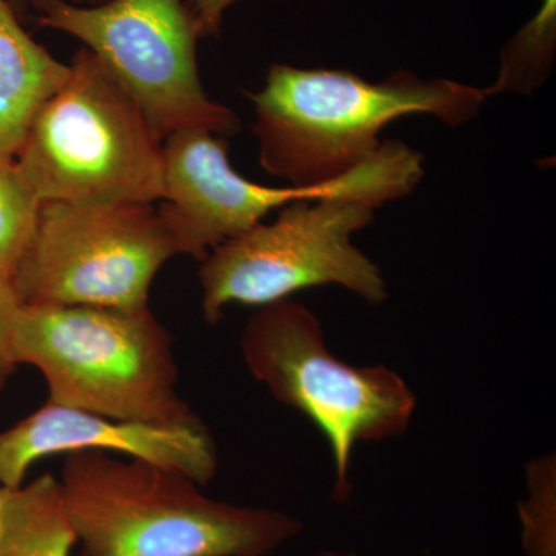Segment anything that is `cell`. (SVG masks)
<instances>
[{
	"instance_id": "cell-1",
	"label": "cell",
	"mask_w": 556,
	"mask_h": 556,
	"mask_svg": "<svg viewBox=\"0 0 556 556\" xmlns=\"http://www.w3.org/2000/svg\"><path fill=\"white\" fill-rule=\"evenodd\" d=\"M260 166L292 188L345 177L382 148L399 118L430 115L448 127L477 118L489 100L481 87L396 72L369 83L353 72L273 64L265 87L249 93Z\"/></svg>"
},
{
	"instance_id": "cell-2",
	"label": "cell",
	"mask_w": 556,
	"mask_h": 556,
	"mask_svg": "<svg viewBox=\"0 0 556 556\" xmlns=\"http://www.w3.org/2000/svg\"><path fill=\"white\" fill-rule=\"evenodd\" d=\"M58 479L80 556H269L303 529L285 511L212 500L179 471L112 453H68Z\"/></svg>"
},
{
	"instance_id": "cell-3",
	"label": "cell",
	"mask_w": 556,
	"mask_h": 556,
	"mask_svg": "<svg viewBox=\"0 0 556 556\" xmlns=\"http://www.w3.org/2000/svg\"><path fill=\"white\" fill-rule=\"evenodd\" d=\"M14 353L53 404L127 422L200 420L178 391L174 336L149 306L24 305Z\"/></svg>"
},
{
	"instance_id": "cell-4",
	"label": "cell",
	"mask_w": 556,
	"mask_h": 556,
	"mask_svg": "<svg viewBox=\"0 0 556 556\" xmlns=\"http://www.w3.org/2000/svg\"><path fill=\"white\" fill-rule=\"evenodd\" d=\"M163 141L134 98L86 47L40 110L14 166L40 203L155 204Z\"/></svg>"
},
{
	"instance_id": "cell-5",
	"label": "cell",
	"mask_w": 556,
	"mask_h": 556,
	"mask_svg": "<svg viewBox=\"0 0 556 556\" xmlns=\"http://www.w3.org/2000/svg\"><path fill=\"white\" fill-rule=\"evenodd\" d=\"M240 351L252 378L327 439L336 503H346L353 493L350 470L357 444L402 437L412 424L416 394L402 376L382 365L354 367L336 357L316 314L294 300L260 306L244 325Z\"/></svg>"
},
{
	"instance_id": "cell-6",
	"label": "cell",
	"mask_w": 556,
	"mask_h": 556,
	"mask_svg": "<svg viewBox=\"0 0 556 556\" xmlns=\"http://www.w3.org/2000/svg\"><path fill=\"white\" fill-rule=\"evenodd\" d=\"M225 137L203 129L175 131L163 141V199L156 207L179 255L203 262L208 252L270 212L302 200L343 199L378 208L405 199L426 177L422 153L383 141L367 163L317 188H269L241 177Z\"/></svg>"
},
{
	"instance_id": "cell-7",
	"label": "cell",
	"mask_w": 556,
	"mask_h": 556,
	"mask_svg": "<svg viewBox=\"0 0 556 556\" xmlns=\"http://www.w3.org/2000/svg\"><path fill=\"white\" fill-rule=\"evenodd\" d=\"M375 207L354 200H302L225 241L201 262V313L218 325L229 305L265 306L302 289L340 287L369 305L388 299L378 263L353 243L375 219Z\"/></svg>"
},
{
	"instance_id": "cell-8",
	"label": "cell",
	"mask_w": 556,
	"mask_h": 556,
	"mask_svg": "<svg viewBox=\"0 0 556 556\" xmlns=\"http://www.w3.org/2000/svg\"><path fill=\"white\" fill-rule=\"evenodd\" d=\"M39 27L79 39L134 98L161 138L203 129L239 134L232 110L212 100L197 65L200 33L182 0H108L75 5L40 0Z\"/></svg>"
},
{
	"instance_id": "cell-9",
	"label": "cell",
	"mask_w": 556,
	"mask_h": 556,
	"mask_svg": "<svg viewBox=\"0 0 556 556\" xmlns=\"http://www.w3.org/2000/svg\"><path fill=\"white\" fill-rule=\"evenodd\" d=\"M175 255L153 204L40 203L13 285L24 305L144 308Z\"/></svg>"
},
{
	"instance_id": "cell-10",
	"label": "cell",
	"mask_w": 556,
	"mask_h": 556,
	"mask_svg": "<svg viewBox=\"0 0 556 556\" xmlns=\"http://www.w3.org/2000/svg\"><path fill=\"white\" fill-rule=\"evenodd\" d=\"M79 452H105L172 468L207 485L218 471V447L203 420L144 424L112 419L47 401L0 431V485L24 484L38 460Z\"/></svg>"
},
{
	"instance_id": "cell-11",
	"label": "cell",
	"mask_w": 556,
	"mask_h": 556,
	"mask_svg": "<svg viewBox=\"0 0 556 556\" xmlns=\"http://www.w3.org/2000/svg\"><path fill=\"white\" fill-rule=\"evenodd\" d=\"M70 64L51 56L0 0V164H14L40 110L64 87Z\"/></svg>"
},
{
	"instance_id": "cell-12",
	"label": "cell",
	"mask_w": 556,
	"mask_h": 556,
	"mask_svg": "<svg viewBox=\"0 0 556 556\" xmlns=\"http://www.w3.org/2000/svg\"><path fill=\"white\" fill-rule=\"evenodd\" d=\"M76 546L58 477L0 485V556H72Z\"/></svg>"
},
{
	"instance_id": "cell-13",
	"label": "cell",
	"mask_w": 556,
	"mask_h": 556,
	"mask_svg": "<svg viewBox=\"0 0 556 556\" xmlns=\"http://www.w3.org/2000/svg\"><path fill=\"white\" fill-rule=\"evenodd\" d=\"M556 53V0H541L540 10L501 51L495 83L486 98L500 93L532 94L551 76Z\"/></svg>"
},
{
	"instance_id": "cell-14",
	"label": "cell",
	"mask_w": 556,
	"mask_h": 556,
	"mask_svg": "<svg viewBox=\"0 0 556 556\" xmlns=\"http://www.w3.org/2000/svg\"><path fill=\"white\" fill-rule=\"evenodd\" d=\"M39 207L16 166L0 164V270L11 280L31 239Z\"/></svg>"
},
{
	"instance_id": "cell-15",
	"label": "cell",
	"mask_w": 556,
	"mask_h": 556,
	"mask_svg": "<svg viewBox=\"0 0 556 556\" xmlns=\"http://www.w3.org/2000/svg\"><path fill=\"white\" fill-rule=\"evenodd\" d=\"M554 457L533 460L527 470L529 500L519 507L522 544L529 556H556V479Z\"/></svg>"
},
{
	"instance_id": "cell-16",
	"label": "cell",
	"mask_w": 556,
	"mask_h": 556,
	"mask_svg": "<svg viewBox=\"0 0 556 556\" xmlns=\"http://www.w3.org/2000/svg\"><path fill=\"white\" fill-rule=\"evenodd\" d=\"M22 306L13 280L0 270V391L5 390L21 367L14 353V332Z\"/></svg>"
},
{
	"instance_id": "cell-17",
	"label": "cell",
	"mask_w": 556,
	"mask_h": 556,
	"mask_svg": "<svg viewBox=\"0 0 556 556\" xmlns=\"http://www.w3.org/2000/svg\"><path fill=\"white\" fill-rule=\"evenodd\" d=\"M237 0H186L190 14L195 21L200 38L218 36L222 30L223 14Z\"/></svg>"
},
{
	"instance_id": "cell-18",
	"label": "cell",
	"mask_w": 556,
	"mask_h": 556,
	"mask_svg": "<svg viewBox=\"0 0 556 556\" xmlns=\"http://www.w3.org/2000/svg\"><path fill=\"white\" fill-rule=\"evenodd\" d=\"M9 2L17 13V11H24L25 9H28V7L35 9L40 0H9ZM68 2L75 3V5L93 7L101 5V3L108 2V0H68Z\"/></svg>"
},
{
	"instance_id": "cell-19",
	"label": "cell",
	"mask_w": 556,
	"mask_h": 556,
	"mask_svg": "<svg viewBox=\"0 0 556 556\" xmlns=\"http://www.w3.org/2000/svg\"><path fill=\"white\" fill-rule=\"evenodd\" d=\"M316 556H356L353 552L324 551Z\"/></svg>"
}]
</instances>
